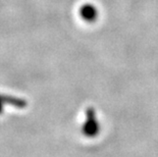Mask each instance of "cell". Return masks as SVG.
Instances as JSON below:
<instances>
[{"mask_svg": "<svg viewBox=\"0 0 158 157\" xmlns=\"http://www.w3.org/2000/svg\"><path fill=\"white\" fill-rule=\"evenodd\" d=\"M1 98L4 103H7V104L15 106V107L23 108L27 106V102L23 99H19L16 98V97H11V96H3V95H1Z\"/></svg>", "mask_w": 158, "mask_h": 157, "instance_id": "7a4b0ae2", "label": "cell"}, {"mask_svg": "<svg viewBox=\"0 0 158 157\" xmlns=\"http://www.w3.org/2000/svg\"><path fill=\"white\" fill-rule=\"evenodd\" d=\"M82 132L88 138L96 137L100 132V125L96 116V111L93 108L86 110V121L84 123Z\"/></svg>", "mask_w": 158, "mask_h": 157, "instance_id": "6da1fadb", "label": "cell"}, {"mask_svg": "<svg viewBox=\"0 0 158 157\" xmlns=\"http://www.w3.org/2000/svg\"><path fill=\"white\" fill-rule=\"evenodd\" d=\"M3 104H4V102H3V100L1 98V95H0V114H1L2 111H3Z\"/></svg>", "mask_w": 158, "mask_h": 157, "instance_id": "3957f363", "label": "cell"}]
</instances>
